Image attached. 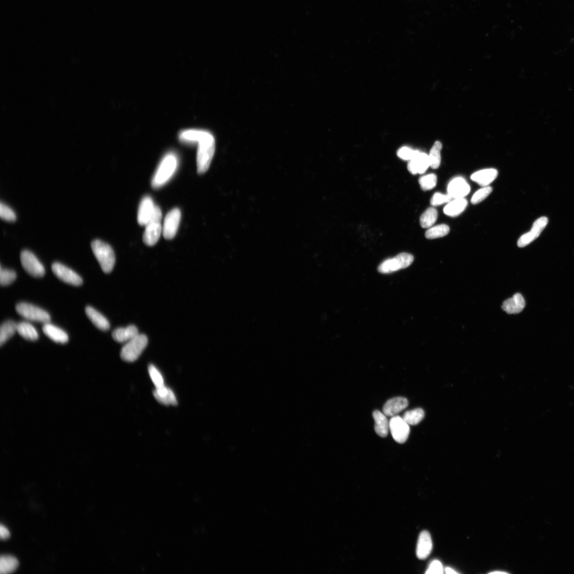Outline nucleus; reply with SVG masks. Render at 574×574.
Listing matches in <instances>:
<instances>
[{
  "mask_svg": "<svg viewBox=\"0 0 574 574\" xmlns=\"http://www.w3.org/2000/svg\"><path fill=\"white\" fill-rule=\"evenodd\" d=\"M215 150V141L214 136L210 132L205 131L202 137L198 142L196 159L198 174L202 175L208 171Z\"/></svg>",
  "mask_w": 574,
  "mask_h": 574,
  "instance_id": "obj_1",
  "label": "nucleus"
},
{
  "mask_svg": "<svg viewBox=\"0 0 574 574\" xmlns=\"http://www.w3.org/2000/svg\"><path fill=\"white\" fill-rule=\"evenodd\" d=\"M91 248L103 271L106 274H109L112 271L116 262V257L112 248L109 244L98 239L92 241Z\"/></svg>",
  "mask_w": 574,
  "mask_h": 574,
  "instance_id": "obj_2",
  "label": "nucleus"
},
{
  "mask_svg": "<svg viewBox=\"0 0 574 574\" xmlns=\"http://www.w3.org/2000/svg\"><path fill=\"white\" fill-rule=\"evenodd\" d=\"M177 165L176 157L174 154H167L162 159L153 178L152 185L154 189L160 188L174 174Z\"/></svg>",
  "mask_w": 574,
  "mask_h": 574,
  "instance_id": "obj_3",
  "label": "nucleus"
},
{
  "mask_svg": "<svg viewBox=\"0 0 574 574\" xmlns=\"http://www.w3.org/2000/svg\"><path fill=\"white\" fill-rule=\"evenodd\" d=\"M148 339L145 335L138 334L128 341L122 347L120 356L122 360L133 362L137 360L148 345Z\"/></svg>",
  "mask_w": 574,
  "mask_h": 574,
  "instance_id": "obj_4",
  "label": "nucleus"
},
{
  "mask_svg": "<svg viewBox=\"0 0 574 574\" xmlns=\"http://www.w3.org/2000/svg\"><path fill=\"white\" fill-rule=\"evenodd\" d=\"M414 261V257L407 253L399 254L394 258H389L383 262L378 268V271L383 274H391L401 269L407 268Z\"/></svg>",
  "mask_w": 574,
  "mask_h": 574,
  "instance_id": "obj_5",
  "label": "nucleus"
},
{
  "mask_svg": "<svg viewBox=\"0 0 574 574\" xmlns=\"http://www.w3.org/2000/svg\"><path fill=\"white\" fill-rule=\"evenodd\" d=\"M16 312L25 319L43 323H49L50 315L45 310L26 303H20L16 306Z\"/></svg>",
  "mask_w": 574,
  "mask_h": 574,
  "instance_id": "obj_6",
  "label": "nucleus"
},
{
  "mask_svg": "<svg viewBox=\"0 0 574 574\" xmlns=\"http://www.w3.org/2000/svg\"><path fill=\"white\" fill-rule=\"evenodd\" d=\"M20 261L22 266L29 275L35 278H41L45 276L46 271L44 266L31 251H23L20 254Z\"/></svg>",
  "mask_w": 574,
  "mask_h": 574,
  "instance_id": "obj_7",
  "label": "nucleus"
},
{
  "mask_svg": "<svg viewBox=\"0 0 574 574\" xmlns=\"http://www.w3.org/2000/svg\"><path fill=\"white\" fill-rule=\"evenodd\" d=\"M391 432L394 439L399 443H404L408 439L409 433V425L399 416H395L389 421Z\"/></svg>",
  "mask_w": 574,
  "mask_h": 574,
  "instance_id": "obj_8",
  "label": "nucleus"
},
{
  "mask_svg": "<svg viewBox=\"0 0 574 574\" xmlns=\"http://www.w3.org/2000/svg\"><path fill=\"white\" fill-rule=\"evenodd\" d=\"M181 219L180 210L176 208L169 212L165 219L163 235L165 239H173L178 231Z\"/></svg>",
  "mask_w": 574,
  "mask_h": 574,
  "instance_id": "obj_9",
  "label": "nucleus"
},
{
  "mask_svg": "<svg viewBox=\"0 0 574 574\" xmlns=\"http://www.w3.org/2000/svg\"><path fill=\"white\" fill-rule=\"evenodd\" d=\"M52 270L54 274L65 282L75 286H79L83 283L82 278L76 273L60 263H54Z\"/></svg>",
  "mask_w": 574,
  "mask_h": 574,
  "instance_id": "obj_10",
  "label": "nucleus"
},
{
  "mask_svg": "<svg viewBox=\"0 0 574 574\" xmlns=\"http://www.w3.org/2000/svg\"><path fill=\"white\" fill-rule=\"evenodd\" d=\"M548 219L546 217H541L534 223L530 231L522 235L518 241L519 248H524L535 240L541 234L543 229L547 225Z\"/></svg>",
  "mask_w": 574,
  "mask_h": 574,
  "instance_id": "obj_11",
  "label": "nucleus"
},
{
  "mask_svg": "<svg viewBox=\"0 0 574 574\" xmlns=\"http://www.w3.org/2000/svg\"><path fill=\"white\" fill-rule=\"evenodd\" d=\"M146 227L143 242L149 247H153L159 241L163 232L161 221L151 219Z\"/></svg>",
  "mask_w": 574,
  "mask_h": 574,
  "instance_id": "obj_12",
  "label": "nucleus"
},
{
  "mask_svg": "<svg viewBox=\"0 0 574 574\" xmlns=\"http://www.w3.org/2000/svg\"><path fill=\"white\" fill-rule=\"evenodd\" d=\"M470 186L463 177L453 179L448 186V194L452 198H464L470 192Z\"/></svg>",
  "mask_w": 574,
  "mask_h": 574,
  "instance_id": "obj_13",
  "label": "nucleus"
},
{
  "mask_svg": "<svg viewBox=\"0 0 574 574\" xmlns=\"http://www.w3.org/2000/svg\"><path fill=\"white\" fill-rule=\"evenodd\" d=\"M152 199L149 196L144 197L140 203L137 221L141 226L146 225L150 221L155 208Z\"/></svg>",
  "mask_w": 574,
  "mask_h": 574,
  "instance_id": "obj_14",
  "label": "nucleus"
},
{
  "mask_svg": "<svg viewBox=\"0 0 574 574\" xmlns=\"http://www.w3.org/2000/svg\"><path fill=\"white\" fill-rule=\"evenodd\" d=\"M430 167L428 155L419 151L417 154L409 161L408 170L413 175L423 174Z\"/></svg>",
  "mask_w": 574,
  "mask_h": 574,
  "instance_id": "obj_15",
  "label": "nucleus"
},
{
  "mask_svg": "<svg viewBox=\"0 0 574 574\" xmlns=\"http://www.w3.org/2000/svg\"><path fill=\"white\" fill-rule=\"evenodd\" d=\"M433 549V543L432 536L427 530H423L420 534L417 548H416V556L420 560L426 559L432 553Z\"/></svg>",
  "mask_w": 574,
  "mask_h": 574,
  "instance_id": "obj_16",
  "label": "nucleus"
},
{
  "mask_svg": "<svg viewBox=\"0 0 574 574\" xmlns=\"http://www.w3.org/2000/svg\"><path fill=\"white\" fill-rule=\"evenodd\" d=\"M408 405V401L406 398L400 397L394 398L386 402L383 412L386 416L393 417L404 410Z\"/></svg>",
  "mask_w": 574,
  "mask_h": 574,
  "instance_id": "obj_17",
  "label": "nucleus"
},
{
  "mask_svg": "<svg viewBox=\"0 0 574 574\" xmlns=\"http://www.w3.org/2000/svg\"><path fill=\"white\" fill-rule=\"evenodd\" d=\"M153 395L158 402L165 405L175 406L178 404L175 393L166 385L155 387Z\"/></svg>",
  "mask_w": 574,
  "mask_h": 574,
  "instance_id": "obj_18",
  "label": "nucleus"
},
{
  "mask_svg": "<svg viewBox=\"0 0 574 574\" xmlns=\"http://www.w3.org/2000/svg\"><path fill=\"white\" fill-rule=\"evenodd\" d=\"M525 305V300L523 296L520 293H517L504 301L502 309L508 314H515L521 313Z\"/></svg>",
  "mask_w": 574,
  "mask_h": 574,
  "instance_id": "obj_19",
  "label": "nucleus"
},
{
  "mask_svg": "<svg viewBox=\"0 0 574 574\" xmlns=\"http://www.w3.org/2000/svg\"><path fill=\"white\" fill-rule=\"evenodd\" d=\"M498 172L495 169H486L475 172L470 179L483 187L488 186L497 177Z\"/></svg>",
  "mask_w": 574,
  "mask_h": 574,
  "instance_id": "obj_20",
  "label": "nucleus"
},
{
  "mask_svg": "<svg viewBox=\"0 0 574 574\" xmlns=\"http://www.w3.org/2000/svg\"><path fill=\"white\" fill-rule=\"evenodd\" d=\"M139 334L137 327L133 325L119 327L113 331L112 336L115 341L120 343L128 342Z\"/></svg>",
  "mask_w": 574,
  "mask_h": 574,
  "instance_id": "obj_21",
  "label": "nucleus"
},
{
  "mask_svg": "<svg viewBox=\"0 0 574 574\" xmlns=\"http://www.w3.org/2000/svg\"><path fill=\"white\" fill-rule=\"evenodd\" d=\"M85 312L93 324L98 329L107 331L110 327L108 320L103 315L91 306L86 307Z\"/></svg>",
  "mask_w": 574,
  "mask_h": 574,
  "instance_id": "obj_22",
  "label": "nucleus"
},
{
  "mask_svg": "<svg viewBox=\"0 0 574 574\" xmlns=\"http://www.w3.org/2000/svg\"><path fill=\"white\" fill-rule=\"evenodd\" d=\"M386 415L379 411H375L373 413V417L375 421V430L378 436L382 438L386 437L388 435L389 421L387 420Z\"/></svg>",
  "mask_w": 574,
  "mask_h": 574,
  "instance_id": "obj_23",
  "label": "nucleus"
},
{
  "mask_svg": "<svg viewBox=\"0 0 574 574\" xmlns=\"http://www.w3.org/2000/svg\"><path fill=\"white\" fill-rule=\"evenodd\" d=\"M42 330L46 335L55 342L65 343L69 340L68 335L63 330L49 323L45 324Z\"/></svg>",
  "mask_w": 574,
  "mask_h": 574,
  "instance_id": "obj_24",
  "label": "nucleus"
},
{
  "mask_svg": "<svg viewBox=\"0 0 574 574\" xmlns=\"http://www.w3.org/2000/svg\"><path fill=\"white\" fill-rule=\"evenodd\" d=\"M468 203L464 198H455L444 207L443 212L450 217H457L466 208Z\"/></svg>",
  "mask_w": 574,
  "mask_h": 574,
  "instance_id": "obj_25",
  "label": "nucleus"
},
{
  "mask_svg": "<svg viewBox=\"0 0 574 574\" xmlns=\"http://www.w3.org/2000/svg\"><path fill=\"white\" fill-rule=\"evenodd\" d=\"M17 332L25 339L29 341H34L38 338L35 328L27 322H22L17 324Z\"/></svg>",
  "mask_w": 574,
  "mask_h": 574,
  "instance_id": "obj_26",
  "label": "nucleus"
},
{
  "mask_svg": "<svg viewBox=\"0 0 574 574\" xmlns=\"http://www.w3.org/2000/svg\"><path fill=\"white\" fill-rule=\"evenodd\" d=\"M18 560L9 555H4L0 558V573L7 574L13 572L18 568Z\"/></svg>",
  "mask_w": 574,
  "mask_h": 574,
  "instance_id": "obj_27",
  "label": "nucleus"
},
{
  "mask_svg": "<svg viewBox=\"0 0 574 574\" xmlns=\"http://www.w3.org/2000/svg\"><path fill=\"white\" fill-rule=\"evenodd\" d=\"M17 324L9 320L3 323L0 327V344H3L17 332Z\"/></svg>",
  "mask_w": 574,
  "mask_h": 574,
  "instance_id": "obj_28",
  "label": "nucleus"
},
{
  "mask_svg": "<svg viewBox=\"0 0 574 574\" xmlns=\"http://www.w3.org/2000/svg\"><path fill=\"white\" fill-rule=\"evenodd\" d=\"M205 131L198 129H187L180 133L179 138L180 141L186 143H195L202 137Z\"/></svg>",
  "mask_w": 574,
  "mask_h": 574,
  "instance_id": "obj_29",
  "label": "nucleus"
},
{
  "mask_svg": "<svg viewBox=\"0 0 574 574\" xmlns=\"http://www.w3.org/2000/svg\"><path fill=\"white\" fill-rule=\"evenodd\" d=\"M442 144L439 141H437L430 149L428 155L430 167L433 169H438L441 163V151Z\"/></svg>",
  "mask_w": 574,
  "mask_h": 574,
  "instance_id": "obj_30",
  "label": "nucleus"
},
{
  "mask_svg": "<svg viewBox=\"0 0 574 574\" xmlns=\"http://www.w3.org/2000/svg\"><path fill=\"white\" fill-rule=\"evenodd\" d=\"M438 219V212L434 208H428L421 215L420 224L423 228L432 227Z\"/></svg>",
  "mask_w": 574,
  "mask_h": 574,
  "instance_id": "obj_31",
  "label": "nucleus"
},
{
  "mask_svg": "<svg viewBox=\"0 0 574 574\" xmlns=\"http://www.w3.org/2000/svg\"><path fill=\"white\" fill-rule=\"evenodd\" d=\"M424 416V412L422 408H416L406 412L403 418L409 425H415L422 421Z\"/></svg>",
  "mask_w": 574,
  "mask_h": 574,
  "instance_id": "obj_32",
  "label": "nucleus"
},
{
  "mask_svg": "<svg viewBox=\"0 0 574 574\" xmlns=\"http://www.w3.org/2000/svg\"><path fill=\"white\" fill-rule=\"evenodd\" d=\"M449 231L450 228L447 225L440 224L428 229L425 233V237L428 239L443 237L447 235Z\"/></svg>",
  "mask_w": 574,
  "mask_h": 574,
  "instance_id": "obj_33",
  "label": "nucleus"
},
{
  "mask_svg": "<svg viewBox=\"0 0 574 574\" xmlns=\"http://www.w3.org/2000/svg\"><path fill=\"white\" fill-rule=\"evenodd\" d=\"M437 177L435 174H429L421 177L419 183L423 191H428L434 189L437 184Z\"/></svg>",
  "mask_w": 574,
  "mask_h": 574,
  "instance_id": "obj_34",
  "label": "nucleus"
},
{
  "mask_svg": "<svg viewBox=\"0 0 574 574\" xmlns=\"http://www.w3.org/2000/svg\"><path fill=\"white\" fill-rule=\"evenodd\" d=\"M149 372L150 378L155 387H159L165 385L164 379L161 372L154 365H150L149 366Z\"/></svg>",
  "mask_w": 574,
  "mask_h": 574,
  "instance_id": "obj_35",
  "label": "nucleus"
},
{
  "mask_svg": "<svg viewBox=\"0 0 574 574\" xmlns=\"http://www.w3.org/2000/svg\"><path fill=\"white\" fill-rule=\"evenodd\" d=\"M17 275L13 270L3 269L0 271V283L2 286H6L12 283L16 280Z\"/></svg>",
  "mask_w": 574,
  "mask_h": 574,
  "instance_id": "obj_36",
  "label": "nucleus"
},
{
  "mask_svg": "<svg viewBox=\"0 0 574 574\" xmlns=\"http://www.w3.org/2000/svg\"><path fill=\"white\" fill-rule=\"evenodd\" d=\"M492 191L493 188L491 187H483L482 189L479 190L473 195L471 199V203L473 204H479L489 196Z\"/></svg>",
  "mask_w": 574,
  "mask_h": 574,
  "instance_id": "obj_37",
  "label": "nucleus"
},
{
  "mask_svg": "<svg viewBox=\"0 0 574 574\" xmlns=\"http://www.w3.org/2000/svg\"><path fill=\"white\" fill-rule=\"evenodd\" d=\"M0 217L4 220L14 222L17 219L15 213L8 206L1 203L0 204Z\"/></svg>",
  "mask_w": 574,
  "mask_h": 574,
  "instance_id": "obj_38",
  "label": "nucleus"
},
{
  "mask_svg": "<svg viewBox=\"0 0 574 574\" xmlns=\"http://www.w3.org/2000/svg\"><path fill=\"white\" fill-rule=\"evenodd\" d=\"M452 197L448 194L436 193L430 199V203L433 206L437 207L450 202Z\"/></svg>",
  "mask_w": 574,
  "mask_h": 574,
  "instance_id": "obj_39",
  "label": "nucleus"
},
{
  "mask_svg": "<svg viewBox=\"0 0 574 574\" xmlns=\"http://www.w3.org/2000/svg\"><path fill=\"white\" fill-rule=\"evenodd\" d=\"M419 151L413 150L408 147H403L398 150L397 155L400 159L411 161L418 153Z\"/></svg>",
  "mask_w": 574,
  "mask_h": 574,
  "instance_id": "obj_40",
  "label": "nucleus"
},
{
  "mask_svg": "<svg viewBox=\"0 0 574 574\" xmlns=\"http://www.w3.org/2000/svg\"><path fill=\"white\" fill-rule=\"evenodd\" d=\"M444 570L441 562L438 560H434L430 563L425 572L427 574H442Z\"/></svg>",
  "mask_w": 574,
  "mask_h": 574,
  "instance_id": "obj_41",
  "label": "nucleus"
},
{
  "mask_svg": "<svg viewBox=\"0 0 574 574\" xmlns=\"http://www.w3.org/2000/svg\"><path fill=\"white\" fill-rule=\"evenodd\" d=\"M10 534L9 530L3 525L0 526V537L2 540H6L9 538Z\"/></svg>",
  "mask_w": 574,
  "mask_h": 574,
  "instance_id": "obj_42",
  "label": "nucleus"
},
{
  "mask_svg": "<svg viewBox=\"0 0 574 574\" xmlns=\"http://www.w3.org/2000/svg\"><path fill=\"white\" fill-rule=\"evenodd\" d=\"M444 571H445V572H446V573H448V574H449V573H458V572H457L454 569H453L452 568L449 567H447L446 568H445Z\"/></svg>",
  "mask_w": 574,
  "mask_h": 574,
  "instance_id": "obj_43",
  "label": "nucleus"
},
{
  "mask_svg": "<svg viewBox=\"0 0 574 574\" xmlns=\"http://www.w3.org/2000/svg\"><path fill=\"white\" fill-rule=\"evenodd\" d=\"M489 573H493V574H495H495H497H497H498V573H501V574H503V573H508L507 572H506V571H492V572H489Z\"/></svg>",
  "mask_w": 574,
  "mask_h": 574,
  "instance_id": "obj_44",
  "label": "nucleus"
}]
</instances>
